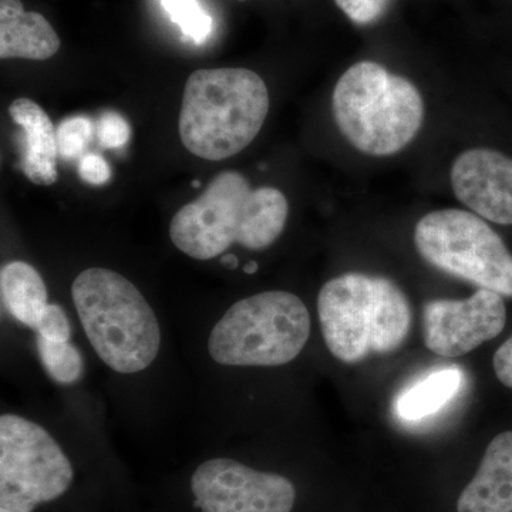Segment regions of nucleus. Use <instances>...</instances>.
<instances>
[{"label": "nucleus", "mask_w": 512, "mask_h": 512, "mask_svg": "<svg viewBox=\"0 0 512 512\" xmlns=\"http://www.w3.org/2000/svg\"><path fill=\"white\" fill-rule=\"evenodd\" d=\"M289 204L281 191L251 188L247 178L225 171L200 198L174 215L170 238L175 247L198 261L224 254L231 245L261 251L284 232Z\"/></svg>", "instance_id": "f257e3e1"}, {"label": "nucleus", "mask_w": 512, "mask_h": 512, "mask_svg": "<svg viewBox=\"0 0 512 512\" xmlns=\"http://www.w3.org/2000/svg\"><path fill=\"white\" fill-rule=\"evenodd\" d=\"M269 111L268 87L248 69L197 70L185 84L180 137L204 160L241 153L258 136Z\"/></svg>", "instance_id": "f03ea898"}, {"label": "nucleus", "mask_w": 512, "mask_h": 512, "mask_svg": "<svg viewBox=\"0 0 512 512\" xmlns=\"http://www.w3.org/2000/svg\"><path fill=\"white\" fill-rule=\"evenodd\" d=\"M318 315L329 352L343 363L394 352L412 325L402 289L383 276L365 274L326 282L318 296Z\"/></svg>", "instance_id": "7ed1b4c3"}, {"label": "nucleus", "mask_w": 512, "mask_h": 512, "mask_svg": "<svg viewBox=\"0 0 512 512\" xmlns=\"http://www.w3.org/2000/svg\"><path fill=\"white\" fill-rule=\"evenodd\" d=\"M72 298L94 352L121 375L153 365L161 349L157 315L119 272L89 268L74 279Z\"/></svg>", "instance_id": "20e7f679"}, {"label": "nucleus", "mask_w": 512, "mask_h": 512, "mask_svg": "<svg viewBox=\"0 0 512 512\" xmlns=\"http://www.w3.org/2000/svg\"><path fill=\"white\" fill-rule=\"evenodd\" d=\"M336 126L357 150L383 157L412 143L424 119L420 92L375 62L353 64L333 92Z\"/></svg>", "instance_id": "39448f33"}, {"label": "nucleus", "mask_w": 512, "mask_h": 512, "mask_svg": "<svg viewBox=\"0 0 512 512\" xmlns=\"http://www.w3.org/2000/svg\"><path fill=\"white\" fill-rule=\"evenodd\" d=\"M311 313L285 291L256 293L231 306L212 328L208 352L232 367H275L301 355L311 336Z\"/></svg>", "instance_id": "423d86ee"}, {"label": "nucleus", "mask_w": 512, "mask_h": 512, "mask_svg": "<svg viewBox=\"0 0 512 512\" xmlns=\"http://www.w3.org/2000/svg\"><path fill=\"white\" fill-rule=\"evenodd\" d=\"M72 458L49 431L18 414L0 417V510L40 512L76 493Z\"/></svg>", "instance_id": "0eeeda50"}, {"label": "nucleus", "mask_w": 512, "mask_h": 512, "mask_svg": "<svg viewBox=\"0 0 512 512\" xmlns=\"http://www.w3.org/2000/svg\"><path fill=\"white\" fill-rule=\"evenodd\" d=\"M419 254L440 271L512 296V255L483 218L463 210L424 215L414 229Z\"/></svg>", "instance_id": "6e6552de"}, {"label": "nucleus", "mask_w": 512, "mask_h": 512, "mask_svg": "<svg viewBox=\"0 0 512 512\" xmlns=\"http://www.w3.org/2000/svg\"><path fill=\"white\" fill-rule=\"evenodd\" d=\"M192 512H293L298 490L291 478L232 457H211L185 481Z\"/></svg>", "instance_id": "1a4fd4ad"}, {"label": "nucleus", "mask_w": 512, "mask_h": 512, "mask_svg": "<svg viewBox=\"0 0 512 512\" xmlns=\"http://www.w3.org/2000/svg\"><path fill=\"white\" fill-rule=\"evenodd\" d=\"M507 323L503 296L480 288L464 301L434 299L423 309L424 343L441 357H458L473 352L497 338Z\"/></svg>", "instance_id": "9d476101"}, {"label": "nucleus", "mask_w": 512, "mask_h": 512, "mask_svg": "<svg viewBox=\"0 0 512 512\" xmlns=\"http://www.w3.org/2000/svg\"><path fill=\"white\" fill-rule=\"evenodd\" d=\"M451 185L474 214L512 225V158L488 148L468 150L454 161Z\"/></svg>", "instance_id": "9b49d317"}, {"label": "nucleus", "mask_w": 512, "mask_h": 512, "mask_svg": "<svg viewBox=\"0 0 512 512\" xmlns=\"http://www.w3.org/2000/svg\"><path fill=\"white\" fill-rule=\"evenodd\" d=\"M458 512H512V431L488 444L476 476L464 488Z\"/></svg>", "instance_id": "f8f14e48"}, {"label": "nucleus", "mask_w": 512, "mask_h": 512, "mask_svg": "<svg viewBox=\"0 0 512 512\" xmlns=\"http://www.w3.org/2000/svg\"><path fill=\"white\" fill-rule=\"evenodd\" d=\"M60 49V39L45 16L26 12L20 0H0V57L46 60Z\"/></svg>", "instance_id": "ddd939ff"}, {"label": "nucleus", "mask_w": 512, "mask_h": 512, "mask_svg": "<svg viewBox=\"0 0 512 512\" xmlns=\"http://www.w3.org/2000/svg\"><path fill=\"white\" fill-rule=\"evenodd\" d=\"M12 120L25 133L26 148L23 173L36 185H52L57 181V138L55 127L45 110L29 99L13 101L9 107Z\"/></svg>", "instance_id": "4468645a"}, {"label": "nucleus", "mask_w": 512, "mask_h": 512, "mask_svg": "<svg viewBox=\"0 0 512 512\" xmlns=\"http://www.w3.org/2000/svg\"><path fill=\"white\" fill-rule=\"evenodd\" d=\"M2 301L10 315L22 325L35 329L50 305L45 281L32 265L9 262L0 272Z\"/></svg>", "instance_id": "2eb2a0df"}, {"label": "nucleus", "mask_w": 512, "mask_h": 512, "mask_svg": "<svg viewBox=\"0 0 512 512\" xmlns=\"http://www.w3.org/2000/svg\"><path fill=\"white\" fill-rule=\"evenodd\" d=\"M464 375L458 367H444L421 377L397 397L400 419L417 421L439 412L460 390Z\"/></svg>", "instance_id": "dca6fc26"}, {"label": "nucleus", "mask_w": 512, "mask_h": 512, "mask_svg": "<svg viewBox=\"0 0 512 512\" xmlns=\"http://www.w3.org/2000/svg\"><path fill=\"white\" fill-rule=\"evenodd\" d=\"M37 353L40 362L55 382L73 384L84 375L82 353L70 342H50L37 338Z\"/></svg>", "instance_id": "f3484780"}, {"label": "nucleus", "mask_w": 512, "mask_h": 512, "mask_svg": "<svg viewBox=\"0 0 512 512\" xmlns=\"http://www.w3.org/2000/svg\"><path fill=\"white\" fill-rule=\"evenodd\" d=\"M165 12L185 36L202 43L212 30V19L197 0H161Z\"/></svg>", "instance_id": "a211bd4d"}, {"label": "nucleus", "mask_w": 512, "mask_h": 512, "mask_svg": "<svg viewBox=\"0 0 512 512\" xmlns=\"http://www.w3.org/2000/svg\"><path fill=\"white\" fill-rule=\"evenodd\" d=\"M92 123L83 116L69 117L60 123L56 131L59 156L73 160L83 153L92 138Z\"/></svg>", "instance_id": "6ab92c4d"}, {"label": "nucleus", "mask_w": 512, "mask_h": 512, "mask_svg": "<svg viewBox=\"0 0 512 512\" xmlns=\"http://www.w3.org/2000/svg\"><path fill=\"white\" fill-rule=\"evenodd\" d=\"M130 126L127 120L114 111L101 114L97 121V137L104 148H120L130 140Z\"/></svg>", "instance_id": "aec40b11"}, {"label": "nucleus", "mask_w": 512, "mask_h": 512, "mask_svg": "<svg viewBox=\"0 0 512 512\" xmlns=\"http://www.w3.org/2000/svg\"><path fill=\"white\" fill-rule=\"evenodd\" d=\"M37 338L50 342H69L72 336V325L66 312L59 305H49L36 328Z\"/></svg>", "instance_id": "412c9836"}, {"label": "nucleus", "mask_w": 512, "mask_h": 512, "mask_svg": "<svg viewBox=\"0 0 512 512\" xmlns=\"http://www.w3.org/2000/svg\"><path fill=\"white\" fill-rule=\"evenodd\" d=\"M336 5L357 25H370L382 18L392 0H335Z\"/></svg>", "instance_id": "4be33fe9"}, {"label": "nucleus", "mask_w": 512, "mask_h": 512, "mask_svg": "<svg viewBox=\"0 0 512 512\" xmlns=\"http://www.w3.org/2000/svg\"><path fill=\"white\" fill-rule=\"evenodd\" d=\"M79 174L86 183L101 185L110 180L111 170L103 157L97 154H86L80 160Z\"/></svg>", "instance_id": "5701e85b"}, {"label": "nucleus", "mask_w": 512, "mask_h": 512, "mask_svg": "<svg viewBox=\"0 0 512 512\" xmlns=\"http://www.w3.org/2000/svg\"><path fill=\"white\" fill-rule=\"evenodd\" d=\"M493 365L498 380L512 389V336L495 352Z\"/></svg>", "instance_id": "b1692460"}, {"label": "nucleus", "mask_w": 512, "mask_h": 512, "mask_svg": "<svg viewBox=\"0 0 512 512\" xmlns=\"http://www.w3.org/2000/svg\"><path fill=\"white\" fill-rule=\"evenodd\" d=\"M222 265L227 266L229 269L238 268L239 262L237 256L234 254H227L222 256Z\"/></svg>", "instance_id": "393cba45"}, {"label": "nucleus", "mask_w": 512, "mask_h": 512, "mask_svg": "<svg viewBox=\"0 0 512 512\" xmlns=\"http://www.w3.org/2000/svg\"><path fill=\"white\" fill-rule=\"evenodd\" d=\"M244 271L247 272V274H255V272L258 271V264L254 261L249 262V264L245 265Z\"/></svg>", "instance_id": "a878e982"}, {"label": "nucleus", "mask_w": 512, "mask_h": 512, "mask_svg": "<svg viewBox=\"0 0 512 512\" xmlns=\"http://www.w3.org/2000/svg\"><path fill=\"white\" fill-rule=\"evenodd\" d=\"M200 184H201V183H198V181H197V180H195V181H194V183H192V185H194V187H200Z\"/></svg>", "instance_id": "bb28decb"}, {"label": "nucleus", "mask_w": 512, "mask_h": 512, "mask_svg": "<svg viewBox=\"0 0 512 512\" xmlns=\"http://www.w3.org/2000/svg\"><path fill=\"white\" fill-rule=\"evenodd\" d=\"M239 2H244V0H239Z\"/></svg>", "instance_id": "cd10ccee"}]
</instances>
